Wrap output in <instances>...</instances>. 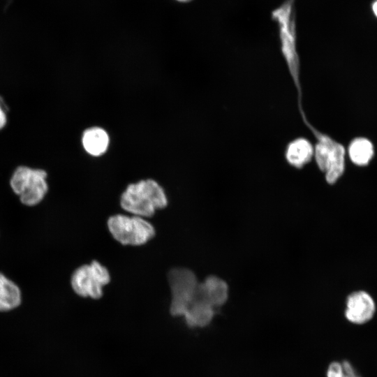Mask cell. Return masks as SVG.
<instances>
[{
  "instance_id": "obj_2",
  "label": "cell",
  "mask_w": 377,
  "mask_h": 377,
  "mask_svg": "<svg viewBox=\"0 0 377 377\" xmlns=\"http://www.w3.org/2000/svg\"><path fill=\"white\" fill-rule=\"evenodd\" d=\"M295 0H286L272 13L279 25L281 52L300 93V62L297 51Z\"/></svg>"
},
{
  "instance_id": "obj_14",
  "label": "cell",
  "mask_w": 377,
  "mask_h": 377,
  "mask_svg": "<svg viewBox=\"0 0 377 377\" xmlns=\"http://www.w3.org/2000/svg\"><path fill=\"white\" fill-rule=\"evenodd\" d=\"M350 161L357 165L364 166L370 162L374 154L371 142L365 138H357L351 141L348 148Z\"/></svg>"
},
{
  "instance_id": "obj_7",
  "label": "cell",
  "mask_w": 377,
  "mask_h": 377,
  "mask_svg": "<svg viewBox=\"0 0 377 377\" xmlns=\"http://www.w3.org/2000/svg\"><path fill=\"white\" fill-rule=\"evenodd\" d=\"M110 281L108 269L96 260L79 267L71 276L74 292L83 297L98 299L103 295V288Z\"/></svg>"
},
{
  "instance_id": "obj_11",
  "label": "cell",
  "mask_w": 377,
  "mask_h": 377,
  "mask_svg": "<svg viewBox=\"0 0 377 377\" xmlns=\"http://www.w3.org/2000/svg\"><path fill=\"white\" fill-rule=\"evenodd\" d=\"M314 147L304 138H298L288 143L285 151L287 162L292 166L301 168L313 158Z\"/></svg>"
},
{
  "instance_id": "obj_4",
  "label": "cell",
  "mask_w": 377,
  "mask_h": 377,
  "mask_svg": "<svg viewBox=\"0 0 377 377\" xmlns=\"http://www.w3.org/2000/svg\"><path fill=\"white\" fill-rule=\"evenodd\" d=\"M315 135L313 158L319 169L325 172L327 183L334 184L345 170L346 149L325 133L318 131Z\"/></svg>"
},
{
  "instance_id": "obj_6",
  "label": "cell",
  "mask_w": 377,
  "mask_h": 377,
  "mask_svg": "<svg viewBox=\"0 0 377 377\" xmlns=\"http://www.w3.org/2000/svg\"><path fill=\"white\" fill-rule=\"evenodd\" d=\"M168 279L172 295L170 312L173 316L183 317L195 299L199 282L191 270L184 267L172 269Z\"/></svg>"
},
{
  "instance_id": "obj_9",
  "label": "cell",
  "mask_w": 377,
  "mask_h": 377,
  "mask_svg": "<svg viewBox=\"0 0 377 377\" xmlns=\"http://www.w3.org/2000/svg\"><path fill=\"white\" fill-rule=\"evenodd\" d=\"M228 297V286L218 276L207 277L198 287L195 298L200 299L217 308L223 305Z\"/></svg>"
},
{
  "instance_id": "obj_15",
  "label": "cell",
  "mask_w": 377,
  "mask_h": 377,
  "mask_svg": "<svg viewBox=\"0 0 377 377\" xmlns=\"http://www.w3.org/2000/svg\"><path fill=\"white\" fill-rule=\"evenodd\" d=\"M327 377H362L348 360L332 362L327 369Z\"/></svg>"
},
{
  "instance_id": "obj_17",
  "label": "cell",
  "mask_w": 377,
  "mask_h": 377,
  "mask_svg": "<svg viewBox=\"0 0 377 377\" xmlns=\"http://www.w3.org/2000/svg\"><path fill=\"white\" fill-rule=\"evenodd\" d=\"M372 10L377 17V0H376L372 4Z\"/></svg>"
},
{
  "instance_id": "obj_13",
  "label": "cell",
  "mask_w": 377,
  "mask_h": 377,
  "mask_svg": "<svg viewBox=\"0 0 377 377\" xmlns=\"http://www.w3.org/2000/svg\"><path fill=\"white\" fill-rule=\"evenodd\" d=\"M22 302L19 287L0 272V311H8L18 307Z\"/></svg>"
},
{
  "instance_id": "obj_16",
  "label": "cell",
  "mask_w": 377,
  "mask_h": 377,
  "mask_svg": "<svg viewBox=\"0 0 377 377\" xmlns=\"http://www.w3.org/2000/svg\"><path fill=\"white\" fill-rule=\"evenodd\" d=\"M7 121V108L2 98L0 96V130L6 126Z\"/></svg>"
},
{
  "instance_id": "obj_1",
  "label": "cell",
  "mask_w": 377,
  "mask_h": 377,
  "mask_svg": "<svg viewBox=\"0 0 377 377\" xmlns=\"http://www.w3.org/2000/svg\"><path fill=\"white\" fill-rule=\"evenodd\" d=\"M121 207L135 216L149 217L168 205L163 187L152 179L140 180L127 186L122 193Z\"/></svg>"
},
{
  "instance_id": "obj_10",
  "label": "cell",
  "mask_w": 377,
  "mask_h": 377,
  "mask_svg": "<svg viewBox=\"0 0 377 377\" xmlns=\"http://www.w3.org/2000/svg\"><path fill=\"white\" fill-rule=\"evenodd\" d=\"M81 143L88 154L100 156L104 154L109 147L110 135L102 127H89L82 134Z\"/></svg>"
},
{
  "instance_id": "obj_5",
  "label": "cell",
  "mask_w": 377,
  "mask_h": 377,
  "mask_svg": "<svg viewBox=\"0 0 377 377\" xmlns=\"http://www.w3.org/2000/svg\"><path fill=\"white\" fill-rule=\"evenodd\" d=\"M107 225L112 237L124 245L140 246L155 235L154 226L138 216L113 215L108 219Z\"/></svg>"
},
{
  "instance_id": "obj_12",
  "label": "cell",
  "mask_w": 377,
  "mask_h": 377,
  "mask_svg": "<svg viewBox=\"0 0 377 377\" xmlns=\"http://www.w3.org/2000/svg\"><path fill=\"white\" fill-rule=\"evenodd\" d=\"M215 308L200 299L195 298L189 306L183 318L186 324L193 327H203L212 320Z\"/></svg>"
},
{
  "instance_id": "obj_18",
  "label": "cell",
  "mask_w": 377,
  "mask_h": 377,
  "mask_svg": "<svg viewBox=\"0 0 377 377\" xmlns=\"http://www.w3.org/2000/svg\"><path fill=\"white\" fill-rule=\"evenodd\" d=\"M179 1H182V2H186V1H189L191 0H177Z\"/></svg>"
},
{
  "instance_id": "obj_8",
  "label": "cell",
  "mask_w": 377,
  "mask_h": 377,
  "mask_svg": "<svg viewBox=\"0 0 377 377\" xmlns=\"http://www.w3.org/2000/svg\"><path fill=\"white\" fill-rule=\"evenodd\" d=\"M375 312V302L368 293L360 290L348 296L344 316L352 324L362 325L369 323Z\"/></svg>"
},
{
  "instance_id": "obj_3",
  "label": "cell",
  "mask_w": 377,
  "mask_h": 377,
  "mask_svg": "<svg viewBox=\"0 0 377 377\" xmlns=\"http://www.w3.org/2000/svg\"><path fill=\"white\" fill-rule=\"evenodd\" d=\"M47 177L44 170L20 165L13 172L10 185L22 204L34 206L42 201L47 192Z\"/></svg>"
}]
</instances>
